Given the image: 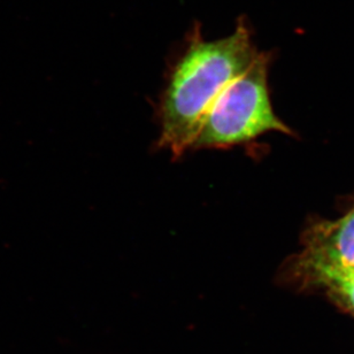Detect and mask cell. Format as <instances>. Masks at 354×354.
<instances>
[{"label": "cell", "mask_w": 354, "mask_h": 354, "mask_svg": "<svg viewBox=\"0 0 354 354\" xmlns=\"http://www.w3.org/2000/svg\"><path fill=\"white\" fill-rule=\"evenodd\" d=\"M270 57L260 52L245 72L223 88L201 122L191 150H222L265 133H291L272 109L268 88Z\"/></svg>", "instance_id": "7a4b0ae2"}, {"label": "cell", "mask_w": 354, "mask_h": 354, "mask_svg": "<svg viewBox=\"0 0 354 354\" xmlns=\"http://www.w3.org/2000/svg\"><path fill=\"white\" fill-rule=\"evenodd\" d=\"M303 288H322L354 315V270L321 274Z\"/></svg>", "instance_id": "277c9868"}, {"label": "cell", "mask_w": 354, "mask_h": 354, "mask_svg": "<svg viewBox=\"0 0 354 354\" xmlns=\"http://www.w3.org/2000/svg\"><path fill=\"white\" fill-rule=\"evenodd\" d=\"M260 52L244 21L227 37L206 41L194 32L168 74L158 107L160 149L178 158L191 144L223 88L245 72Z\"/></svg>", "instance_id": "6da1fadb"}, {"label": "cell", "mask_w": 354, "mask_h": 354, "mask_svg": "<svg viewBox=\"0 0 354 354\" xmlns=\"http://www.w3.org/2000/svg\"><path fill=\"white\" fill-rule=\"evenodd\" d=\"M301 244L284 269L286 281L303 288L321 274L354 270V206L337 220L310 225Z\"/></svg>", "instance_id": "3957f363"}]
</instances>
